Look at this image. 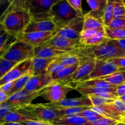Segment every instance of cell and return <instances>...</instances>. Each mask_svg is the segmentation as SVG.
<instances>
[{
    "label": "cell",
    "mask_w": 125,
    "mask_h": 125,
    "mask_svg": "<svg viewBox=\"0 0 125 125\" xmlns=\"http://www.w3.org/2000/svg\"><path fill=\"white\" fill-rule=\"evenodd\" d=\"M17 111L31 117L37 120L53 123L61 118L58 110L47 107L45 104H35L28 105Z\"/></svg>",
    "instance_id": "277c9868"
},
{
    "label": "cell",
    "mask_w": 125,
    "mask_h": 125,
    "mask_svg": "<svg viewBox=\"0 0 125 125\" xmlns=\"http://www.w3.org/2000/svg\"><path fill=\"white\" fill-rule=\"evenodd\" d=\"M56 58L46 59L34 57L32 59L30 72L32 76H39L47 74V69L50 64Z\"/></svg>",
    "instance_id": "d6986e66"
},
{
    "label": "cell",
    "mask_w": 125,
    "mask_h": 125,
    "mask_svg": "<svg viewBox=\"0 0 125 125\" xmlns=\"http://www.w3.org/2000/svg\"><path fill=\"white\" fill-rule=\"evenodd\" d=\"M112 104L125 117V101L122 100L120 98H118L114 101Z\"/></svg>",
    "instance_id": "f6af8a7d"
},
{
    "label": "cell",
    "mask_w": 125,
    "mask_h": 125,
    "mask_svg": "<svg viewBox=\"0 0 125 125\" xmlns=\"http://www.w3.org/2000/svg\"><path fill=\"white\" fill-rule=\"evenodd\" d=\"M111 61H113L117 67L119 68L120 71L123 72L125 71V56L124 57H117V58L111 59Z\"/></svg>",
    "instance_id": "bcb514c9"
},
{
    "label": "cell",
    "mask_w": 125,
    "mask_h": 125,
    "mask_svg": "<svg viewBox=\"0 0 125 125\" xmlns=\"http://www.w3.org/2000/svg\"><path fill=\"white\" fill-rule=\"evenodd\" d=\"M78 65H79L65 67L59 72L51 74V77L54 81H65L72 80L70 79V76L76 70Z\"/></svg>",
    "instance_id": "cb8c5ba5"
},
{
    "label": "cell",
    "mask_w": 125,
    "mask_h": 125,
    "mask_svg": "<svg viewBox=\"0 0 125 125\" xmlns=\"http://www.w3.org/2000/svg\"><path fill=\"white\" fill-rule=\"evenodd\" d=\"M114 1L107 0L103 13V21L105 26H108L114 19Z\"/></svg>",
    "instance_id": "4dcf8cb0"
},
{
    "label": "cell",
    "mask_w": 125,
    "mask_h": 125,
    "mask_svg": "<svg viewBox=\"0 0 125 125\" xmlns=\"http://www.w3.org/2000/svg\"><path fill=\"white\" fill-rule=\"evenodd\" d=\"M88 122L84 117L79 115L63 117L58 119L52 124L54 125H85Z\"/></svg>",
    "instance_id": "d4e9b609"
},
{
    "label": "cell",
    "mask_w": 125,
    "mask_h": 125,
    "mask_svg": "<svg viewBox=\"0 0 125 125\" xmlns=\"http://www.w3.org/2000/svg\"><path fill=\"white\" fill-rule=\"evenodd\" d=\"M13 85H14V81H11L9 82V83H7L6 84H4L2 86H0V90L8 94L9 92L13 88Z\"/></svg>",
    "instance_id": "681fc988"
},
{
    "label": "cell",
    "mask_w": 125,
    "mask_h": 125,
    "mask_svg": "<svg viewBox=\"0 0 125 125\" xmlns=\"http://www.w3.org/2000/svg\"><path fill=\"white\" fill-rule=\"evenodd\" d=\"M76 90L79 92L83 96H88L90 95H96L103 93H115L117 92V87L111 89H98L93 87H76Z\"/></svg>",
    "instance_id": "4316f807"
},
{
    "label": "cell",
    "mask_w": 125,
    "mask_h": 125,
    "mask_svg": "<svg viewBox=\"0 0 125 125\" xmlns=\"http://www.w3.org/2000/svg\"><path fill=\"white\" fill-rule=\"evenodd\" d=\"M122 73H123V75H124V76H125V71H123V72H122Z\"/></svg>",
    "instance_id": "9f6ffc18"
},
{
    "label": "cell",
    "mask_w": 125,
    "mask_h": 125,
    "mask_svg": "<svg viewBox=\"0 0 125 125\" xmlns=\"http://www.w3.org/2000/svg\"><path fill=\"white\" fill-rule=\"evenodd\" d=\"M21 109L18 106L11 104L4 103L0 104V118L3 120L9 114L13 112H16L18 109Z\"/></svg>",
    "instance_id": "8d00e7d4"
},
{
    "label": "cell",
    "mask_w": 125,
    "mask_h": 125,
    "mask_svg": "<svg viewBox=\"0 0 125 125\" xmlns=\"http://www.w3.org/2000/svg\"><path fill=\"white\" fill-rule=\"evenodd\" d=\"M67 1L73 9L75 10L76 12H78L82 15H84V14L83 13L81 0H67Z\"/></svg>",
    "instance_id": "ee69618b"
},
{
    "label": "cell",
    "mask_w": 125,
    "mask_h": 125,
    "mask_svg": "<svg viewBox=\"0 0 125 125\" xmlns=\"http://www.w3.org/2000/svg\"><path fill=\"white\" fill-rule=\"evenodd\" d=\"M76 90L75 83L72 80L54 81L43 89L40 96L50 103H55L66 98L67 94Z\"/></svg>",
    "instance_id": "3957f363"
},
{
    "label": "cell",
    "mask_w": 125,
    "mask_h": 125,
    "mask_svg": "<svg viewBox=\"0 0 125 125\" xmlns=\"http://www.w3.org/2000/svg\"><path fill=\"white\" fill-rule=\"evenodd\" d=\"M75 87H93L98 88V89H111V88L117 87V86L112 85L101 79H89L85 81L75 83Z\"/></svg>",
    "instance_id": "7402d4cb"
},
{
    "label": "cell",
    "mask_w": 125,
    "mask_h": 125,
    "mask_svg": "<svg viewBox=\"0 0 125 125\" xmlns=\"http://www.w3.org/2000/svg\"><path fill=\"white\" fill-rule=\"evenodd\" d=\"M91 108L90 107H71V108H65L59 109L58 111L61 115V118L66 117H70V116L76 115L79 114L81 113L85 110Z\"/></svg>",
    "instance_id": "836d02e7"
},
{
    "label": "cell",
    "mask_w": 125,
    "mask_h": 125,
    "mask_svg": "<svg viewBox=\"0 0 125 125\" xmlns=\"http://www.w3.org/2000/svg\"><path fill=\"white\" fill-rule=\"evenodd\" d=\"M117 93L119 98L125 95V83L117 86Z\"/></svg>",
    "instance_id": "816d5d0a"
},
{
    "label": "cell",
    "mask_w": 125,
    "mask_h": 125,
    "mask_svg": "<svg viewBox=\"0 0 125 125\" xmlns=\"http://www.w3.org/2000/svg\"><path fill=\"white\" fill-rule=\"evenodd\" d=\"M18 63L0 57V79L6 75Z\"/></svg>",
    "instance_id": "d6a6232c"
},
{
    "label": "cell",
    "mask_w": 125,
    "mask_h": 125,
    "mask_svg": "<svg viewBox=\"0 0 125 125\" xmlns=\"http://www.w3.org/2000/svg\"><path fill=\"white\" fill-rule=\"evenodd\" d=\"M104 31L107 38L111 40L125 39V29H111L107 26H104Z\"/></svg>",
    "instance_id": "1f68e13d"
},
{
    "label": "cell",
    "mask_w": 125,
    "mask_h": 125,
    "mask_svg": "<svg viewBox=\"0 0 125 125\" xmlns=\"http://www.w3.org/2000/svg\"><path fill=\"white\" fill-rule=\"evenodd\" d=\"M120 98H121L122 100H124V101H125V95H123V96H122L121 97H120Z\"/></svg>",
    "instance_id": "11a10c76"
},
{
    "label": "cell",
    "mask_w": 125,
    "mask_h": 125,
    "mask_svg": "<svg viewBox=\"0 0 125 125\" xmlns=\"http://www.w3.org/2000/svg\"><path fill=\"white\" fill-rule=\"evenodd\" d=\"M57 26L52 18L32 19L23 33L35 32H56Z\"/></svg>",
    "instance_id": "9a60e30c"
},
{
    "label": "cell",
    "mask_w": 125,
    "mask_h": 125,
    "mask_svg": "<svg viewBox=\"0 0 125 125\" xmlns=\"http://www.w3.org/2000/svg\"><path fill=\"white\" fill-rule=\"evenodd\" d=\"M91 108L85 110L83 112L76 115L81 116V117H84L89 122H94L104 118L102 115L98 114V113L95 112V111H92Z\"/></svg>",
    "instance_id": "74e56055"
},
{
    "label": "cell",
    "mask_w": 125,
    "mask_h": 125,
    "mask_svg": "<svg viewBox=\"0 0 125 125\" xmlns=\"http://www.w3.org/2000/svg\"><path fill=\"white\" fill-rule=\"evenodd\" d=\"M21 124L24 125H54L50 122L40 120H29L21 123Z\"/></svg>",
    "instance_id": "c3c4849f"
},
{
    "label": "cell",
    "mask_w": 125,
    "mask_h": 125,
    "mask_svg": "<svg viewBox=\"0 0 125 125\" xmlns=\"http://www.w3.org/2000/svg\"><path fill=\"white\" fill-rule=\"evenodd\" d=\"M54 82L51 75L49 74L32 76L28 81L24 90L29 92L40 91Z\"/></svg>",
    "instance_id": "2e32d148"
},
{
    "label": "cell",
    "mask_w": 125,
    "mask_h": 125,
    "mask_svg": "<svg viewBox=\"0 0 125 125\" xmlns=\"http://www.w3.org/2000/svg\"><path fill=\"white\" fill-rule=\"evenodd\" d=\"M92 111L102 115L104 118H109L125 125V117L122 115L112 104H106L98 107H92Z\"/></svg>",
    "instance_id": "ac0fdd59"
},
{
    "label": "cell",
    "mask_w": 125,
    "mask_h": 125,
    "mask_svg": "<svg viewBox=\"0 0 125 125\" xmlns=\"http://www.w3.org/2000/svg\"><path fill=\"white\" fill-rule=\"evenodd\" d=\"M123 1H124V3L125 4V0H123Z\"/></svg>",
    "instance_id": "6f0895ef"
},
{
    "label": "cell",
    "mask_w": 125,
    "mask_h": 125,
    "mask_svg": "<svg viewBox=\"0 0 125 125\" xmlns=\"http://www.w3.org/2000/svg\"><path fill=\"white\" fill-rule=\"evenodd\" d=\"M96 59L90 57L81 58L78 68L70 76V79L74 83L89 80V76L94 70Z\"/></svg>",
    "instance_id": "9c48e42d"
},
{
    "label": "cell",
    "mask_w": 125,
    "mask_h": 125,
    "mask_svg": "<svg viewBox=\"0 0 125 125\" xmlns=\"http://www.w3.org/2000/svg\"><path fill=\"white\" fill-rule=\"evenodd\" d=\"M1 26L10 35L17 37L24 32L32 20L26 0H13L1 15Z\"/></svg>",
    "instance_id": "6da1fadb"
},
{
    "label": "cell",
    "mask_w": 125,
    "mask_h": 125,
    "mask_svg": "<svg viewBox=\"0 0 125 125\" xmlns=\"http://www.w3.org/2000/svg\"><path fill=\"white\" fill-rule=\"evenodd\" d=\"M0 125H22L21 123H4L2 124H0Z\"/></svg>",
    "instance_id": "db71d44e"
},
{
    "label": "cell",
    "mask_w": 125,
    "mask_h": 125,
    "mask_svg": "<svg viewBox=\"0 0 125 125\" xmlns=\"http://www.w3.org/2000/svg\"><path fill=\"white\" fill-rule=\"evenodd\" d=\"M55 35V32H35L23 33L17 37L18 40L37 48L43 45Z\"/></svg>",
    "instance_id": "7c38bea8"
},
{
    "label": "cell",
    "mask_w": 125,
    "mask_h": 125,
    "mask_svg": "<svg viewBox=\"0 0 125 125\" xmlns=\"http://www.w3.org/2000/svg\"><path fill=\"white\" fill-rule=\"evenodd\" d=\"M55 61L65 67H71L79 65L80 63L81 58L72 52H68L57 57Z\"/></svg>",
    "instance_id": "603a6c76"
},
{
    "label": "cell",
    "mask_w": 125,
    "mask_h": 125,
    "mask_svg": "<svg viewBox=\"0 0 125 125\" xmlns=\"http://www.w3.org/2000/svg\"><path fill=\"white\" fill-rule=\"evenodd\" d=\"M60 0H26L32 19L51 18V9Z\"/></svg>",
    "instance_id": "52a82bcc"
},
{
    "label": "cell",
    "mask_w": 125,
    "mask_h": 125,
    "mask_svg": "<svg viewBox=\"0 0 125 125\" xmlns=\"http://www.w3.org/2000/svg\"><path fill=\"white\" fill-rule=\"evenodd\" d=\"M104 26L103 19L95 17L94 15H92L90 11L84 15L83 30L98 29V28H104Z\"/></svg>",
    "instance_id": "44dd1931"
},
{
    "label": "cell",
    "mask_w": 125,
    "mask_h": 125,
    "mask_svg": "<svg viewBox=\"0 0 125 125\" xmlns=\"http://www.w3.org/2000/svg\"><path fill=\"white\" fill-rule=\"evenodd\" d=\"M100 79H103L105 81L107 82L109 84L115 85V86H118V85H122L125 83V78L122 72L121 71L117 72L114 74L107 76L104 78H100Z\"/></svg>",
    "instance_id": "f546056e"
},
{
    "label": "cell",
    "mask_w": 125,
    "mask_h": 125,
    "mask_svg": "<svg viewBox=\"0 0 125 125\" xmlns=\"http://www.w3.org/2000/svg\"><path fill=\"white\" fill-rule=\"evenodd\" d=\"M114 45H115L118 49L125 52V39L118 40H111Z\"/></svg>",
    "instance_id": "f907efd6"
},
{
    "label": "cell",
    "mask_w": 125,
    "mask_h": 125,
    "mask_svg": "<svg viewBox=\"0 0 125 125\" xmlns=\"http://www.w3.org/2000/svg\"><path fill=\"white\" fill-rule=\"evenodd\" d=\"M114 18H125V4L123 0L114 1Z\"/></svg>",
    "instance_id": "d590c367"
},
{
    "label": "cell",
    "mask_w": 125,
    "mask_h": 125,
    "mask_svg": "<svg viewBox=\"0 0 125 125\" xmlns=\"http://www.w3.org/2000/svg\"><path fill=\"white\" fill-rule=\"evenodd\" d=\"M43 45L51 46L61 51L71 52L81 44L79 40H70L62 37L54 35L49 41Z\"/></svg>",
    "instance_id": "e0dca14e"
},
{
    "label": "cell",
    "mask_w": 125,
    "mask_h": 125,
    "mask_svg": "<svg viewBox=\"0 0 125 125\" xmlns=\"http://www.w3.org/2000/svg\"><path fill=\"white\" fill-rule=\"evenodd\" d=\"M104 30V28H98V29H88V30H83L81 33L80 39H79V41L80 44H83L84 42L88 39L90 38L91 37L94 36L98 32L102 31Z\"/></svg>",
    "instance_id": "ab89813d"
},
{
    "label": "cell",
    "mask_w": 125,
    "mask_h": 125,
    "mask_svg": "<svg viewBox=\"0 0 125 125\" xmlns=\"http://www.w3.org/2000/svg\"><path fill=\"white\" fill-rule=\"evenodd\" d=\"M42 90L35 92H29L23 89L10 95L9 100L6 103L23 108L28 105L31 104L32 101L37 97L40 96Z\"/></svg>",
    "instance_id": "5bb4252c"
},
{
    "label": "cell",
    "mask_w": 125,
    "mask_h": 125,
    "mask_svg": "<svg viewBox=\"0 0 125 125\" xmlns=\"http://www.w3.org/2000/svg\"><path fill=\"white\" fill-rule=\"evenodd\" d=\"M109 40H111L107 38L104 30L99 32L94 36L88 39L83 44H81V45H83V46H97V45H101V44L104 43Z\"/></svg>",
    "instance_id": "83f0119b"
},
{
    "label": "cell",
    "mask_w": 125,
    "mask_h": 125,
    "mask_svg": "<svg viewBox=\"0 0 125 125\" xmlns=\"http://www.w3.org/2000/svg\"></svg>",
    "instance_id": "680465c9"
},
{
    "label": "cell",
    "mask_w": 125,
    "mask_h": 125,
    "mask_svg": "<svg viewBox=\"0 0 125 125\" xmlns=\"http://www.w3.org/2000/svg\"><path fill=\"white\" fill-rule=\"evenodd\" d=\"M107 0H87L88 5L91 9V11L97 13H104Z\"/></svg>",
    "instance_id": "e575fe53"
},
{
    "label": "cell",
    "mask_w": 125,
    "mask_h": 125,
    "mask_svg": "<svg viewBox=\"0 0 125 125\" xmlns=\"http://www.w3.org/2000/svg\"><path fill=\"white\" fill-rule=\"evenodd\" d=\"M0 48L3 46V45H4L5 43L6 42V41L8 39L9 37L10 34H9L4 29L3 27H2L1 26V32H0Z\"/></svg>",
    "instance_id": "7dc6e473"
},
{
    "label": "cell",
    "mask_w": 125,
    "mask_h": 125,
    "mask_svg": "<svg viewBox=\"0 0 125 125\" xmlns=\"http://www.w3.org/2000/svg\"><path fill=\"white\" fill-rule=\"evenodd\" d=\"M32 59L18 63L9 73L0 79V86L11 81H14L30 72Z\"/></svg>",
    "instance_id": "4fadbf2b"
},
{
    "label": "cell",
    "mask_w": 125,
    "mask_h": 125,
    "mask_svg": "<svg viewBox=\"0 0 125 125\" xmlns=\"http://www.w3.org/2000/svg\"><path fill=\"white\" fill-rule=\"evenodd\" d=\"M9 98V96L6 93L0 90V104L6 103Z\"/></svg>",
    "instance_id": "f5cc1de1"
},
{
    "label": "cell",
    "mask_w": 125,
    "mask_h": 125,
    "mask_svg": "<svg viewBox=\"0 0 125 125\" xmlns=\"http://www.w3.org/2000/svg\"><path fill=\"white\" fill-rule=\"evenodd\" d=\"M32 76V75L31 73L29 72V73L23 75L21 78H18L17 80L14 81V85H13V88L9 92V94L7 95L10 96V95H13V94H15V93L18 92L23 90L24 89V87H25L26 84L28 83V81L29 80V79Z\"/></svg>",
    "instance_id": "f1b7e54d"
},
{
    "label": "cell",
    "mask_w": 125,
    "mask_h": 125,
    "mask_svg": "<svg viewBox=\"0 0 125 125\" xmlns=\"http://www.w3.org/2000/svg\"><path fill=\"white\" fill-rule=\"evenodd\" d=\"M29 120H37L26 115L25 114H23L18 112V111H16V112H12L8 115L6 116L3 120H1L0 124H2L4 123H21Z\"/></svg>",
    "instance_id": "484cf974"
},
{
    "label": "cell",
    "mask_w": 125,
    "mask_h": 125,
    "mask_svg": "<svg viewBox=\"0 0 125 125\" xmlns=\"http://www.w3.org/2000/svg\"><path fill=\"white\" fill-rule=\"evenodd\" d=\"M66 51H61L53 47L42 45L40 46L35 48L34 50V57H42L46 59L57 58L65 54Z\"/></svg>",
    "instance_id": "ffe728a7"
},
{
    "label": "cell",
    "mask_w": 125,
    "mask_h": 125,
    "mask_svg": "<svg viewBox=\"0 0 125 125\" xmlns=\"http://www.w3.org/2000/svg\"><path fill=\"white\" fill-rule=\"evenodd\" d=\"M120 123L113 120L103 118L94 122H87L85 125H122Z\"/></svg>",
    "instance_id": "60d3db41"
},
{
    "label": "cell",
    "mask_w": 125,
    "mask_h": 125,
    "mask_svg": "<svg viewBox=\"0 0 125 125\" xmlns=\"http://www.w3.org/2000/svg\"><path fill=\"white\" fill-rule=\"evenodd\" d=\"M84 26V16L75 18L70 23L57 28L55 32L56 36L62 37L70 40H79Z\"/></svg>",
    "instance_id": "ba28073f"
},
{
    "label": "cell",
    "mask_w": 125,
    "mask_h": 125,
    "mask_svg": "<svg viewBox=\"0 0 125 125\" xmlns=\"http://www.w3.org/2000/svg\"><path fill=\"white\" fill-rule=\"evenodd\" d=\"M65 67H66L65 65L59 63V62H56V61H54L49 65L48 67L47 73L48 74H50V75H51V74H54V73H57V72H59L61 70L64 68Z\"/></svg>",
    "instance_id": "7bdbcfd3"
},
{
    "label": "cell",
    "mask_w": 125,
    "mask_h": 125,
    "mask_svg": "<svg viewBox=\"0 0 125 125\" xmlns=\"http://www.w3.org/2000/svg\"><path fill=\"white\" fill-rule=\"evenodd\" d=\"M119 71L117 65L111 60L103 61L96 59L95 68L89 76V79H100Z\"/></svg>",
    "instance_id": "8fae6325"
},
{
    "label": "cell",
    "mask_w": 125,
    "mask_h": 125,
    "mask_svg": "<svg viewBox=\"0 0 125 125\" xmlns=\"http://www.w3.org/2000/svg\"><path fill=\"white\" fill-rule=\"evenodd\" d=\"M107 27L111 29L125 30V18H114Z\"/></svg>",
    "instance_id": "b9f144b4"
},
{
    "label": "cell",
    "mask_w": 125,
    "mask_h": 125,
    "mask_svg": "<svg viewBox=\"0 0 125 125\" xmlns=\"http://www.w3.org/2000/svg\"><path fill=\"white\" fill-rule=\"evenodd\" d=\"M35 48L20 40H17L1 56L5 59L20 63L34 57Z\"/></svg>",
    "instance_id": "5b68a950"
},
{
    "label": "cell",
    "mask_w": 125,
    "mask_h": 125,
    "mask_svg": "<svg viewBox=\"0 0 125 125\" xmlns=\"http://www.w3.org/2000/svg\"><path fill=\"white\" fill-rule=\"evenodd\" d=\"M89 98L91 100L94 107H98V106H103V105L106 104H112L113 103L115 100H111V99H106L104 98L100 97V96H96L95 95H88Z\"/></svg>",
    "instance_id": "f35d334b"
},
{
    "label": "cell",
    "mask_w": 125,
    "mask_h": 125,
    "mask_svg": "<svg viewBox=\"0 0 125 125\" xmlns=\"http://www.w3.org/2000/svg\"><path fill=\"white\" fill-rule=\"evenodd\" d=\"M80 58L90 57L96 60L113 59L125 56V52L118 49L111 40L97 46H83L79 45L72 51Z\"/></svg>",
    "instance_id": "7a4b0ae2"
},
{
    "label": "cell",
    "mask_w": 125,
    "mask_h": 125,
    "mask_svg": "<svg viewBox=\"0 0 125 125\" xmlns=\"http://www.w3.org/2000/svg\"><path fill=\"white\" fill-rule=\"evenodd\" d=\"M83 16L73 9L67 1L60 0L51 9V18L57 28L65 25L75 18Z\"/></svg>",
    "instance_id": "8992f818"
},
{
    "label": "cell",
    "mask_w": 125,
    "mask_h": 125,
    "mask_svg": "<svg viewBox=\"0 0 125 125\" xmlns=\"http://www.w3.org/2000/svg\"><path fill=\"white\" fill-rule=\"evenodd\" d=\"M47 107L56 110L78 107H94L91 100L87 96H83L75 98H65L58 102L45 103Z\"/></svg>",
    "instance_id": "30bf717a"
}]
</instances>
